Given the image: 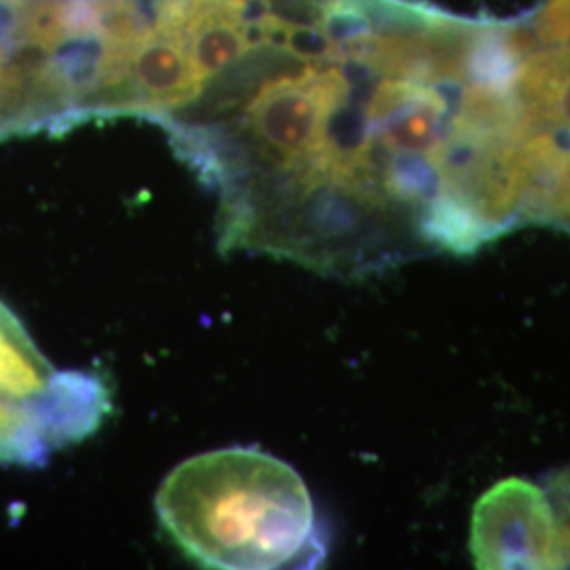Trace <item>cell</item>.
<instances>
[{
    "mask_svg": "<svg viewBox=\"0 0 570 570\" xmlns=\"http://www.w3.org/2000/svg\"><path fill=\"white\" fill-rule=\"evenodd\" d=\"M469 551L475 569H556L558 534L550 497L524 478H505L473 505Z\"/></svg>",
    "mask_w": 570,
    "mask_h": 570,
    "instance_id": "obj_4",
    "label": "cell"
},
{
    "mask_svg": "<svg viewBox=\"0 0 570 570\" xmlns=\"http://www.w3.org/2000/svg\"><path fill=\"white\" fill-rule=\"evenodd\" d=\"M60 438L47 416L0 395V463L41 465Z\"/></svg>",
    "mask_w": 570,
    "mask_h": 570,
    "instance_id": "obj_7",
    "label": "cell"
},
{
    "mask_svg": "<svg viewBox=\"0 0 570 570\" xmlns=\"http://www.w3.org/2000/svg\"><path fill=\"white\" fill-rule=\"evenodd\" d=\"M157 26L183 42L205 82L249 49L244 0H161Z\"/></svg>",
    "mask_w": 570,
    "mask_h": 570,
    "instance_id": "obj_5",
    "label": "cell"
},
{
    "mask_svg": "<svg viewBox=\"0 0 570 570\" xmlns=\"http://www.w3.org/2000/svg\"><path fill=\"white\" fill-rule=\"evenodd\" d=\"M0 395L41 412L61 444L91 433L108 412L102 383L87 374L58 372L4 303H0Z\"/></svg>",
    "mask_w": 570,
    "mask_h": 570,
    "instance_id": "obj_3",
    "label": "cell"
},
{
    "mask_svg": "<svg viewBox=\"0 0 570 570\" xmlns=\"http://www.w3.org/2000/svg\"><path fill=\"white\" fill-rule=\"evenodd\" d=\"M518 94L534 127L570 144V39L522 53Z\"/></svg>",
    "mask_w": 570,
    "mask_h": 570,
    "instance_id": "obj_6",
    "label": "cell"
},
{
    "mask_svg": "<svg viewBox=\"0 0 570 570\" xmlns=\"http://www.w3.org/2000/svg\"><path fill=\"white\" fill-rule=\"evenodd\" d=\"M155 510L174 543L205 569H294L324 556L305 480L254 446L186 459L167 473Z\"/></svg>",
    "mask_w": 570,
    "mask_h": 570,
    "instance_id": "obj_1",
    "label": "cell"
},
{
    "mask_svg": "<svg viewBox=\"0 0 570 570\" xmlns=\"http://www.w3.org/2000/svg\"><path fill=\"white\" fill-rule=\"evenodd\" d=\"M558 534V562L556 569H570V465L558 469L546 480Z\"/></svg>",
    "mask_w": 570,
    "mask_h": 570,
    "instance_id": "obj_8",
    "label": "cell"
},
{
    "mask_svg": "<svg viewBox=\"0 0 570 570\" xmlns=\"http://www.w3.org/2000/svg\"><path fill=\"white\" fill-rule=\"evenodd\" d=\"M351 96V81L341 68L311 63L266 81L245 102V140L289 186L285 199L268 212L326 186L346 188L351 150L338 140L336 127Z\"/></svg>",
    "mask_w": 570,
    "mask_h": 570,
    "instance_id": "obj_2",
    "label": "cell"
},
{
    "mask_svg": "<svg viewBox=\"0 0 570 570\" xmlns=\"http://www.w3.org/2000/svg\"><path fill=\"white\" fill-rule=\"evenodd\" d=\"M534 37L541 42L570 39V0H550L534 21Z\"/></svg>",
    "mask_w": 570,
    "mask_h": 570,
    "instance_id": "obj_9",
    "label": "cell"
}]
</instances>
